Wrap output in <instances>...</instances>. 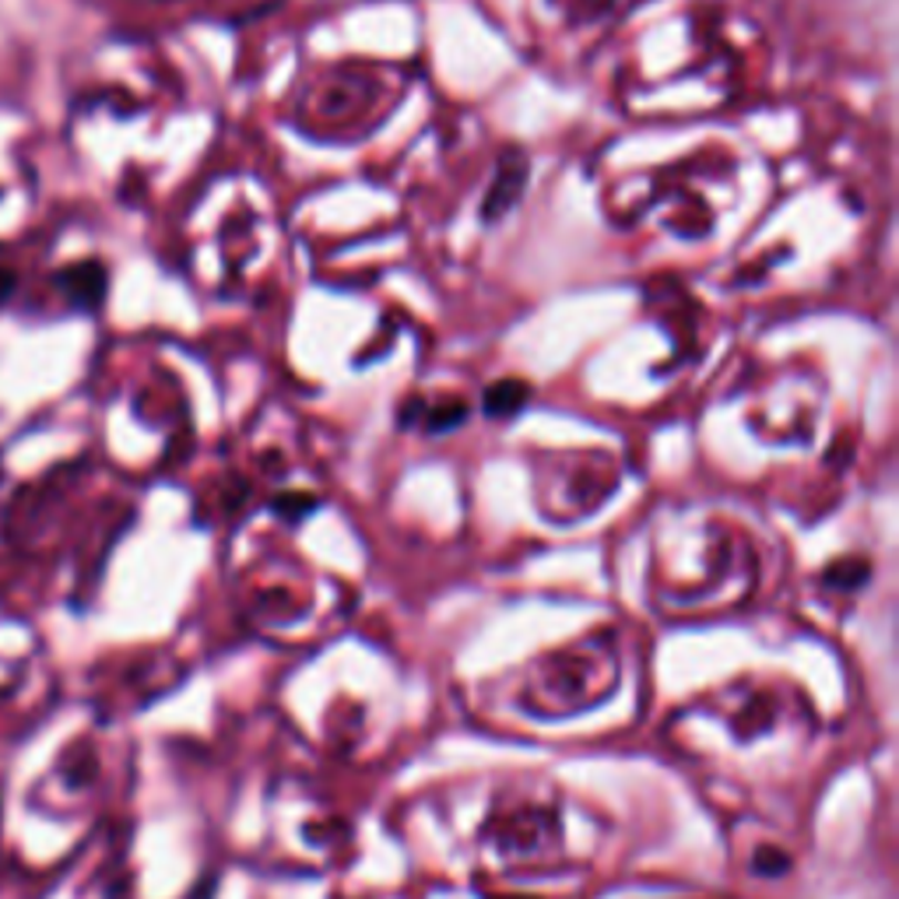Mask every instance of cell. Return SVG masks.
<instances>
[{
  "label": "cell",
  "mask_w": 899,
  "mask_h": 899,
  "mask_svg": "<svg viewBox=\"0 0 899 899\" xmlns=\"http://www.w3.org/2000/svg\"><path fill=\"white\" fill-rule=\"evenodd\" d=\"M524 183H527V155L520 148H506L503 158H499V169H496L493 187H488V194H485L482 218L485 221H499L520 200Z\"/></svg>",
  "instance_id": "6da1fadb"
},
{
  "label": "cell",
  "mask_w": 899,
  "mask_h": 899,
  "mask_svg": "<svg viewBox=\"0 0 899 899\" xmlns=\"http://www.w3.org/2000/svg\"><path fill=\"white\" fill-rule=\"evenodd\" d=\"M530 401V386L524 380H499L493 386H485V394H482V412L488 418H514L520 415L524 407Z\"/></svg>",
  "instance_id": "7a4b0ae2"
},
{
  "label": "cell",
  "mask_w": 899,
  "mask_h": 899,
  "mask_svg": "<svg viewBox=\"0 0 899 899\" xmlns=\"http://www.w3.org/2000/svg\"><path fill=\"white\" fill-rule=\"evenodd\" d=\"M467 415H472V407H467V401L454 397V401L425 404V412H422V425H425V433H428V436H443V433H450V428L464 425V422H467Z\"/></svg>",
  "instance_id": "3957f363"
},
{
  "label": "cell",
  "mask_w": 899,
  "mask_h": 899,
  "mask_svg": "<svg viewBox=\"0 0 899 899\" xmlns=\"http://www.w3.org/2000/svg\"><path fill=\"white\" fill-rule=\"evenodd\" d=\"M71 285H74L78 299L95 306V302H102V292H106V271H102L99 264H81V268L71 271Z\"/></svg>",
  "instance_id": "277c9868"
},
{
  "label": "cell",
  "mask_w": 899,
  "mask_h": 899,
  "mask_svg": "<svg viewBox=\"0 0 899 899\" xmlns=\"http://www.w3.org/2000/svg\"><path fill=\"white\" fill-rule=\"evenodd\" d=\"M317 506V499L313 496H306V493H285L281 499H275V514H281L285 520H299V517H306L310 514V509Z\"/></svg>",
  "instance_id": "5b68a950"
},
{
  "label": "cell",
  "mask_w": 899,
  "mask_h": 899,
  "mask_svg": "<svg viewBox=\"0 0 899 899\" xmlns=\"http://www.w3.org/2000/svg\"><path fill=\"white\" fill-rule=\"evenodd\" d=\"M865 577H868V566L865 562L857 566L854 574L840 562V566H833L829 574H826V583H833V587H857V583H865Z\"/></svg>",
  "instance_id": "8992f818"
},
{
  "label": "cell",
  "mask_w": 899,
  "mask_h": 899,
  "mask_svg": "<svg viewBox=\"0 0 899 899\" xmlns=\"http://www.w3.org/2000/svg\"><path fill=\"white\" fill-rule=\"evenodd\" d=\"M514 899H527V896H514Z\"/></svg>",
  "instance_id": "52a82bcc"
}]
</instances>
